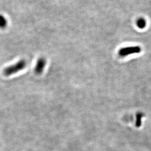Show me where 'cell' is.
<instances>
[{"mask_svg": "<svg viewBox=\"0 0 151 151\" xmlns=\"http://www.w3.org/2000/svg\"><path fill=\"white\" fill-rule=\"evenodd\" d=\"M143 115L142 113H138L137 114V127L140 126L141 125V121H142V118Z\"/></svg>", "mask_w": 151, "mask_h": 151, "instance_id": "obj_6", "label": "cell"}, {"mask_svg": "<svg viewBox=\"0 0 151 151\" xmlns=\"http://www.w3.org/2000/svg\"><path fill=\"white\" fill-rule=\"evenodd\" d=\"M27 65L26 60H20L17 63L13 65L6 67L4 70V74L6 76H9L20 71L25 68Z\"/></svg>", "mask_w": 151, "mask_h": 151, "instance_id": "obj_1", "label": "cell"}, {"mask_svg": "<svg viewBox=\"0 0 151 151\" xmlns=\"http://www.w3.org/2000/svg\"><path fill=\"white\" fill-rule=\"evenodd\" d=\"M7 19L3 15L0 14V29H5L7 26Z\"/></svg>", "mask_w": 151, "mask_h": 151, "instance_id": "obj_4", "label": "cell"}, {"mask_svg": "<svg viewBox=\"0 0 151 151\" xmlns=\"http://www.w3.org/2000/svg\"><path fill=\"white\" fill-rule=\"evenodd\" d=\"M146 21L144 18H140L139 19H138L137 21V26L138 27V28L141 29H143L144 28H145L146 27Z\"/></svg>", "mask_w": 151, "mask_h": 151, "instance_id": "obj_5", "label": "cell"}, {"mask_svg": "<svg viewBox=\"0 0 151 151\" xmlns=\"http://www.w3.org/2000/svg\"><path fill=\"white\" fill-rule=\"evenodd\" d=\"M141 48L139 46H132L121 48L119 51L121 57H126L132 54H137L141 52Z\"/></svg>", "mask_w": 151, "mask_h": 151, "instance_id": "obj_2", "label": "cell"}, {"mask_svg": "<svg viewBox=\"0 0 151 151\" xmlns=\"http://www.w3.org/2000/svg\"><path fill=\"white\" fill-rule=\"evenodd\" d=\"M46 64V60L44 58L41 57L38 58L35 68V72L37 75L42 74Z\"/></svg>", "mask_w": 151, "mask_h": 151, "instance_id": "obj_3", "label": "cell"}]
</instances>
